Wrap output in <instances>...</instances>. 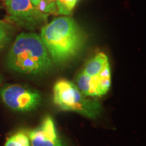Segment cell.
Returning <instances> with one entry per match:
<instances>
[{"label": "cell", "mask_w": 146, "mask_h": 146, "mask_svg": "<svg viewBox=\"0 0 146 146\" xmlns=\"http://www.w3.org/2000/svg\"><path fill=\"white\" fill-rule=\"evenodd\" d=\"M78 0H57L58 14L61 15H70L77 3Z\"/></svg>", "instance_id": "8fae6325"}, {"label": "cell", "mask_w": 146, "mask_h": 146, "mask_svg": "<svg viewBox=\"0 0 146 146\" xmlns=\"http://www.w3.org/2000/svg\"><path fill=\"white\" fill-rule=\"evenodd\" d=\"M7 65L17 72L37 75L50 70L52 60L37 34L23 33L17 36L11 47Z\"/></svg>", "instance_id": "7a4b0ae2"}, {"label": "cell", "mask_w": 146, "mask_h": 146, "mask_svg": "<svg viewBox=\"0 0 146 146\" xmlns=\"http://www.w3.org/2000/svg\"><path fill=\"white\" fill-rule=\"evenodd\" d=\"M31 3H33V5H34V6H36V5H38V3L40 1V0H31Z\"/></svg>", "instance_id": "4fadbf2b"}, {"label": "cell", "mask_w": 146, "mask_h": 146, "mask_svg": "<svg viewBox=\"0 0 146 146\" xmlns=\"http://www.w3.org/2000/svg\"><path fill=\"white\" fill-rule=\"evenodd\" d=\"M76 87L87 97H102L106 94L111 86V72L110 64L106 66L99 75L90 76L83 72L76 78Z\"/></svg>", "instance_id": "8992f818"}, {"label": "cell", "mask_w": 146, "mask_h": 146, "mask_svg": "<svg viewBox=\"0 0 146 146\" xmlns=\"http://www.w3.org/2000/svg\"><path fill=\"white\" fill-rule=\"evenodd\" d=\"M49 1H56V0H49Z\"/></svg>", "instance_id": "5bb4252c"}, {"label": "cell", "mask_w": 146, "mask_h": 146, "mask_svg": "<svg viewBox=\"0 0 146 146\" xmlns=\"http://www.w3.org/2000/svg\"><path fill=\"white\" fill-rule=\"evenodd\" d=\"M109 64L108 56L104 53L100 52L87 62L82 72L90 76L99 75Z\"/></svg>", "instance_id": "ba28073f"}, {"label": "cell", "mask_w": 146, "mask_h": 146, "mask_svg": "<svg viewBox=\"0 0 146 146\" xmlns=\"http://www.w3.org/2000/svg\"><path fill=\"white\" fill-rule=\"evenodd\" d=\"M4 146H31L29 135L24 131H18L7 139Z\"/></svg>", "instance_id": "30bf717a"}, {"label": "cell", "mask_w": 146, "mask_h": 146, "mask_svg": "<svg viewBox=\"0 0 146 146\" xmlns=\"http://www.w3.org/2000/svg\"><path fill=\"white\" fill-rule=\"evenodd\" d=\"M40 37L51 59L58 64L75 57L86 42L85 33L68 16L55 18L43 26Z\"/></svg>", "instance_id": "6da1fadb"}, {"label": "cell", "mask_w": 146, "mask_h": 146, "mask_svg": "<svg viewBox=\"0 0 146 146\" xmlns=\"http://www.w3.org/2000/svg\"><path fill=\"white\" fill-rule=\"evenodd\" d=\"M11 19L19 26L35 29L47 21V15L39 12L31 0H5Z\"/></svg>", "instance_id": "5b68a950"}, {"label": "cell", "mask_w": 146, "mask_h": 146, "mask_svg": "<svg viewBox=\"0 0 146 146\" xmlns=\"http://www.w3.org/2000/svg\"><path fill=\"white\" fill-rule=\"evenodd\" d=\"M28 135L31 146H65L50 116H45L37 127L29 131Z\"/></svg>", "instance_id": "52a82bcc"}, {"label": "cell", "mask_w": 146, "mask_h": 146, "mask_svg": "<svg viewBox=\"0 0 146 146\" xmlns=\"http://www.w3.org/2000/svg\"><path fill=\"white\" fill-rule=\"evenodd\" d=\"M54 102L63 111L74 112L96 119L100 116L102 106L98 100L89 98L76 85L66 79L56 82L54 87Z\"/></svg>", "instance_id": "3957f363"}, {"label": "cell", "mask_w": 146, "mask_h": 146, "mask_svg": "<svg viewBox=\"0 0 146 146\" xmlns=\"http://www.w3.org/2000/svg\"><path fill=\"white\" fill-rule=\"evenodd\" d=\"M3 103L17 112H29L36 109L41 102L37 91L19 85H6L0 90Z\"/></svg>", "instance_id": "277c9868"}, {"label": "cell", "mask_w": 146, "mask_h": 146, "mask_svg": "<svg viewBox=\"0 0 146 146\" xmlns=\"http://www.w3.org/2000/svg\"><path fill=\"white\" fill-rule=\"evenodd\" d=\"M36 8L39 12L43 14L58 13L57 5L54 1H51L49 0H40Z\"/></svg>", "instance_id": "7c38bea8"}, {"label": "cell", "mask_w": 146, "mask_h": 146, "mask_svg": "<svg viewBox=\"0 0 146 146\" xmlns=\"http://www.w3.org/2000/svg\"><path fill=\"white\" fill-rule=\"evenodd\" d=\"M13 33L14 29L10 24L0 21V51L8 44Z\"/></svg>", "instance_id": "9c48e42d"}]
</instances>
